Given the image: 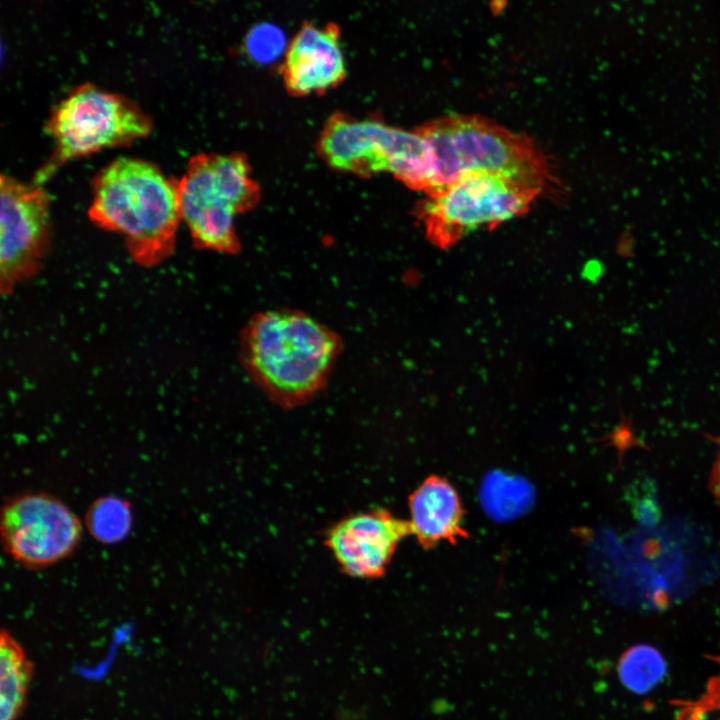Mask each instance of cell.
Listing matches in <instances>:
<instances>
[{"label": "cell", "mask_w": 720, "mask_h": 720, "mask_svg": "<svg viewBox=\"0 0 720 720\" xmlns=\"http://www.w3.org/2000/svg\"><path fill=\"white\" fill-rule=\"evenodd\" d=\"M0 280L2 293H10L33 276L47 251L51 234L46 191L10 175L0 177Z\"/></svg>", "instance_id": "obj_9"}, {"label": "cell", "mask_w": 720, "mask_h": 720, "mask_svg": "<svg viewBox=\"0 0 720 720\" xmlns=\"http://www.w3.org/2000/svg\"><path fill=\"white\" fill-rule=\"evenodd\" d=\"M708 488L713 499L720 506V438L717 440V451L709 475Z\"/></svg>", "instance_id": "obj_18"}, {"label": "cell", "mask_w": 720, "mask_h": 720, "mask_svg": "<svg viewBox=\"0 0 720 720\" xmlns=\"http://www.w3.org/2000/svg\"><path fill=\"white\" fill-rule=\"evenodd\" d=\"M342 33L335 22L305 21L291 38L280 68L287 91L294 96L326 92L347 74Z\"/></svg>", "instance_id": "obj_11"}, {"label": "cell", "mask_w": 720, "mask_h": 720, "mask_svg": "<svg viewBox=\"0 0 720 720\" xmlns=\"http://www.w3.org/2000/svg\"><path fill=\"white\" fill-rule=\"evenodd\" d=\"M84 523L60 498L26 491L6 498L0 533L6 553L31 570L53 566L70 557L83 537Z\"/></svg>", "instance_id": "obj_8"}, {"label": "cell", "mask_w": 720, "mask_h": 720, "mask_svg": "<svg viewBox=\"0 0 720 720\" xmlns=\"http://www.w3.org/2000/svg\"><path fill=\"white\" fill-rule=\"evenodd\" d=\"M532 489L525 480L502 473H492L484 480L481 502L496 520H509L525 512L532 501Z\"/></svg>", "instance_id": "obj_15"}, {"label": "cell", "mask_w": 720, "mask_h": 720, "mask_svg": "<svg viewBox=\"0 0 720 720\" xmlns=\"http://www.w3.org/2000/svg\"><path fill=\"white\" fill-rule=\"evenodd\" d=\"M540 195L539 189L503 176L468 173L427 195L417 213L426 237L439 248H449L470 232L495 228L526 213Z\"/></svg>", "instance_id": "obj_7"}, {"label": "cell", "mask_w": 720, "mask_h": 720, "mask_svg": "<svg viewBox=\"0 0 720 720\" xmlns=\"http://www.w3.org/2000/svg\"><path fill=\"white\" fill-rule=\"evenodd\" d=\"M411 534L408 521L386 510L344 518L328 532L326 544L342 570L353 577L384 574L399 542Z\"/></svg>", "instance_id": "obj_10"}, {"label": "cell", "mask_w": 720, "mask_h": 720, "mask_svg": "<svg viewBox=\"0 0 720 720\" xmlns=\"http://www.w3.org/2000/svg\"><path fill=\"white\" fill-rule=\"evenodd\" d=\"M667 666L663 655L653 646L638 644L625 650L617 663V675L628 690L645 694L665 677Z\"/></svg>", "instance_id": "obj_16"}, {"label": "cell", "mask_w": 720, "mask_h": 720, "mask_svg": "<svg viewBox=\"0 0 720 720\" xmlns=\"http://www.w3.org/2000/svg\"><path fill=\"white\" fill-rule=\"evenodd\" d=\"M408 503L411 534L424 548L442 541L456 543L467 535L458 493L446 479L428 477L409 496Z\"/></svg>", "instance_id": "obj_12"}, {"label": "cell", "mask_w": 720, "mask_h": 720, "mask_svg": "<svg viewBox=\"0 0 720 720\" xmlns=\"http://www.w3.org/2000/svg\"><path fill=\"white\" fill-rule=\"evenodd\" d=\"M33 676V663L8 629L0 635V720H17Z\"/></svg>", "instance_id": "obj_13"}, {"label": "cell", "mask_w": 720, "mask_h": 720, "mask_svg": "<svg viewBox=\"0 0 720 720\" xmlns=\"http://www.w3.org/2000/svg\"><path fill=\"white\" fill-rule=\"evenodd\" d=\"M318 151L336 170L359 176L390 172L409 188L425 194L432 187L430 149L416 130L336 113L320 133Z\"/></svg>", "instance_id": "obj_6"}, {"label": "cell", "mask_w": 720, "mask_h": 720, "mask_svg": "<svg viewBox=\"0 0 720 720\" xmlns=\"http://www.w3.org/2000/svg\"><path fill=\"white\" fill-rule=\"evenodd\" d=\"M84 526L98 543L114 545L123 542L133 526L131 503L116 495L96 498L88 507Z\"/></svg>", "instance_id": "obj_14"}, {"label": "cell", "mask_w": 720, "mask_h": 720, "mask_svg": "<svg viewBox=\"0 0 720 720\" xmlns=\"http://www.w3.org/2000/svg\"><path fill=\"white\" fill-rule=\"evenodd\" d=\"M178 192L181 219L197 248L227 254L240 250L235 217L253 209L260 198L243 155L193 156L179 179Z\"/></svg>", "instance_id": "obj_4"}, {"label": "cell", "mask_w": 720, "mask_h": 720, "mask_svg": "<svg viewBox=\"0 0 720 720\" xmlns=\"http://www.w3.org/2000/svg\"><path fill=\"white\" fill-rule=\"evenodd\" d=\"M342 340L332 329L295 309L259 312L244 326L240 359L254 383L275 404H306L326 385Z\"/></svg>", "instance_id": "obj_1"}, {"label": "cell", "mask_w": 720, "mask_h": 720, "mask_svg": "<svg viewBox=\"0 0 720 720\" xmlns=\"http://www.w3.org/2000/svg\"><path fill=\"white\" fill-rule=\"evenodd\" d=\"M715 672L706 681L703 691L694 698L674 699L671 705L675 720H720V651L710 656Z\"/></svg>", "instance_id": "obj_17"}, {"label": "cell", "mask_w": 720, "mask_h": 720, "mask_svg": "<svg viewBox=\"0 0 720 720\" xmlns=\"http://www.w3.org/2000/svg\"><path fill=\"white\" fill-rule=\"evenodd\" d=\"M45 129L55 148L35 177L38 185L69 160L147 137L152 119L129 98L84 83L55 105Z\"/></svg>", "instance_id": "obj_5"}, {"label": "cell", "mask_w": 720, "mask_h": 720, "mask_svg": "<svg viewBox=\"0 0 720 720\" xmlns=\"http://www.w3.org/2000/svg\"><path fill=\"white\" fill-rule=\"evenodd\" d=\"M178 183L149 161L119 157L93 179L89 218L121 234L137 264L154 266L175 248L182 220Z\"/></svg>", "instance_id": "obj_2"}, {"label": "cell", "mask_w": 720, "mask_h": 720, "mask_svg": "<svg viewBox=\"0 0 720 720\" xmlns=\"http://www.w3.org/2000/svg\"><path fill=\"white\" fill-rule=\"evenodd\" d=\"M415 130L430 149L433 178L427 195L468 173L503 176L552 197L560 193L552 165L537 145L483 116L445 115Z\"/></svg>", "instance_id": "obj_3"}]
</instances>
